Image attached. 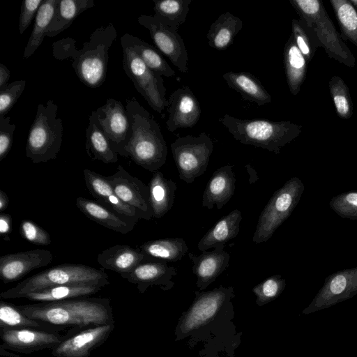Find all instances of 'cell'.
Returning a JSON list of instances; mask_svg holds the SVG:
<instances>
[{"label":"cell","instance_id":"cell-24","mask_svg":"<svg viewBox=\"0 0 357 357\" xmlns=\"http://www.w3.org/2000/svg\"><path fill=\"white\" fill-rule=\"evenodd\" d=\"M76 206L87 218L114 231L126 234L131 231L136 224L104 205L85 197L76 199Z\"/></svg>","mask_w":357,"mask_h":357},{"label":"cell","instance_id":"cell-31","mask_svg":"<svg viewBox=\"0 0 357 357\" xmlns=\"http://www.w3.org/2000/svg\"><path fill=\"white\" fill-rule=\"evenodd\" d=\"M86 150L92 160H100L105 164L118 161V154L112 149L103 133L96 111H93L89 117V125L86 130Z\"/></svg>","mask_w":357,"mask_h":357},{"label":"cell","instance_id":"cell-25","mask_svg":"<svg viewBox=\"0 0 357 357\" xmlns=\"http://www.w3.org/2000/svg\"><path fill=\"white\" fill-rule=\"evenodd\" d=\"M97 261L103 268L121 275L130 273L140 263L145 261V257L139 249L127 245H115L99 253Z\"/></svg>","mask_w":357,"mask_h":357},{"label":"cell","instance_id":"cell-8","mask_svg":"<svg viewBox=\"0 0 357 357\" xmlns=\"http://www.w3.org/2000/svg\"><path fill=\"white\" fill-rule=\"evenodd\" d=\"M302 181L294 176L276 190L261 211L252 241L266 242L276 229L290 216L304 192Z\"/></svg>","mask_w":357,"mask_h":357},{"label":"cell","instance_id":"cell-28","mask_svg":"<svg viewBox=\"0 0 357 357\" xmlns=\"http://www.w3.org/2000/svg\"><path fill=\"white\" fill-rule=\"evenodd\" d=\"M146 261L174 262L181 260L187 254L188 247L179 237L165 238L149 241L140 245Z\"/></svg>","mask_w":357,"mask_h":357},{"label":"cell","instance_id":"cell-44","mask_svg":"<svg viewBox=\"0 0 357 357\" xmlns=\"http://www.w3.org/2000/svg\"><path fill=\"white\" fill-rule=\"evenodd\" d=\"M26 81L16 80L0 88V117H4L24 90Z\"/></svg>","mask_w":357,"mask_h":357},{"label":"cell","instance_id":"cell-46","mask_svg":"<svg viewBox=\"0 0 357 357\" xmlns=\"http://www.w3.org/2000/svg\"><path fill=\"white\" fill-rule=\"evenodd\" d=\"M16 125L10 122V117H0V161H2L10 151Z\"/></svg>","mask_w":357,"mask_h":357},{"label":"cell","instance_id":"cell-41","mask_svg":"<svg viewBox=\"0 0 357 357\" xmlns=\"http://www.w3.org/2000/svg\"><path fill=\"white\" fill-rule=\"evenodd\" d=\"M291 34L295 43L307 63L310 62L320 46L314 31L307 26L302 20L293 19L291 22Z\"/></svg>","mask_w":357,"mask_h":357},{"label":"cell","instance_id":"cell-10","mask_svg":"<svg viewBox=\"0 0 357 357\" xmlns=\"http://www.w3.org/2000/svg\"><path fill=\"white\" fill-rule=\"evenodd\" d=\"M170 147L180 179L191 183L206 170L213 143L206 133L202 132L197 137H179Z\"/></svg>","mask_w":357,"mask_h":357},{"label":"cell","instance_id":"cell-6","mask_svg":"<svg viewBox=\"0 0 357 357\" xmlns=\"http://www.w3.org/2000/svg\"><path fill=\"white\" fill-rule=\"evenodd\" d=\"M292 7L315 33L328 56L347 67H354L356 59L343 41L320 0H289Z\"/></svg>","mask_w":357,"mask_h":357},{"label":"cell","instance_id":"cell-9","mask_svg":"<svg viewBox=\"0 0 357 357\" xmlns=\"http://www.w3.org/2000/svg\"><path fill=\"white\" fill-rule=\"evenodd\" d=\"M121 43L124 72L149 106L162 113L169 104L162 76L150 69L122 36Z\"/></svg>","mask_w":357,"mask_h":357},{"label":"cell","instance_id":"cell-29","mask_svg":"<svg viewBox=\"0 0 357 357\" xmlns=\"http://www.w3.org/2000/svg\"><path fill=\"white\" fill-rule=\"evenodd\" d=\"M283 62L291 93L296 96L307 75V61L298 48L292 34L285 43Z\"/></svg>","mask_w":357,"mask_h":357},{"label":"cell","instance_id":"cell-33","mask_svg":"<svg viewBox=\"0 0 357 357\" xmlns=\"http://www.w3.org/2000/svg\"><path fill=\"white\" fill-rule=\"evenodd\" d=\"M243 26V21L230 12L221 14L211 24L206 34L208 45L218 50L227 49Z\"/></svg>","mask_w":357,"mask_h":357},{"label":"cell","instance_id":"cell-43","mask_svg":"<svg viewBox=\"0 0 357 357\" xmlns=\"http://www.w3.org/2000/svg\"><path fill=\"white\" fill-rule=\"evenodd\" d=\"M329 206L339 216L357 220V191H348L333 197Z\"/></svg>","mask_w":357,"mask_h":357},{"label":"cell","instance_id":"cell-12","mask_svg":"<svg viewBox=\"0 0 357 357\" xmlns=\"http://www.w3.org/2000/svg\"><path fill=\"white\" fill-rule=\"evenodd\" d=\"M357 294V267L343 269L328 275L311 303L303 310L310 314L328 308Z\"/></svg>","mask_w":357,"mask_h":357},{"label":"cell","instance_id":"cell-51","mask_svg":"<svg viewBox=\"0 0 357 357\" xmlns=\"http://www.w3.org/2000/svg\"><path fill=\"white\" fill-rule=\"evenodd\" d=\"M349 1L355 7V8L357 10V0H349Z\"/></svg>","mask_w":357,"mask_h":357},{"label":"cell","instance_id":"cell-42","mask_svg":"<svg viewBox=\"0 0 357 357\" xmlns=\"http://www.w3.org/2000/svg\"><path fill=\"white\" fill-rule=\"evenodd\" d=\"M285 286L286 281L280 275L268 277L252 289L257 296V304L262 305L274 300L280 295Z\"/></svg>","mask_w":357,"mask_h":357},{"label":"cell","instance_id":"cell-11","mask_svg":"<svg viewBox=\"0 0 357 357\" xmlns=\"http://www.w3.org/2000/svg\"><path fill=\"white\" fill-rule=\"evenodd\" d=\"M137 20L140 25L149 30L151 39L158 49L179 71L187 73L188 52L177 30L167 25L155 15H140Z\"/></svg>","mask_w":357,"mask_h":357},{"label":"cell","instance_id":"cell-1","mask_svg":"<svg viewBox=\"0 0 357 357\" xmlns=\"http://www.w3.org/2000/svg\"><path fill=\"white\" fill-rule=\"evenodd\" d=\"M17 307L29 317L56 331L114 324L112 307L107 298L85 297Z\"/></svg>","mask_w":357,"mask_h":357},{"label":"cell","instance_id":"cell-37","mask_svg":"<svg viewBox=\"0 0 357 357\" xmlns=\"http://www.w3.org/2000/svg\"><path fill=\"white\" fill-rule=\"evenodd\" d=\"M192 0H153L155 15L171 28L178 30L186 19Z\"/></svg>","mask_w":357,"mask_h":357},{"label":"cell","instance_id":"cell-5","mask_svg":"<svg viewBox=\"0 0 357 357\" xmlns=\"http://www.w3.org/2000/svg\"><path fill=\"white\" fill-rule=\"evenodd\" d=\"M70 284H109L108 275L95 268L75 264H63L30 276L0 294L1 300L20 298L44 289Z\"/></svg>","mask_w":357,"mask_h":357},{"label":"cell","instance_id":"cell-14","mask_svg":"<svg viewBox=\"0 0 357 357\" xmlns=\"http://www.w3.org/2000/svg\"><path fill=\"white\" fill-rule=\"evenodd\" d=\"M99 125L112 149L126 157L125 148L131 137V126L126 109L121 102L108 98L96 110Z\"/></svg>","mask_w":357,"mask_h":357},{"label":"cell","instance_id":"cell-34","mask_svg":"<svg viewBox=\"0 0 357 357\" xmlns=\"http://www.w3.org/2000/svg\"><path fill=\"white\" fill-rule=\"evenodd\" d=\"M93 6V0H59L46 36H57L68 29L82 13Z\"/></svg>","mask_w":357,"mask_h":357},{"label":"cell","instance_id":"cell-35","mask_svg":"<svg viewBox=\"0 0 357 357\" xmlns=\"http://www.w3.org/2000/svg\"><path fill=\"white\" fill-rule=\"evenodd\" d=\"M59 0H43L35 18L33 28L24 48L23 57H30L43 43L54 17Z\"/></svg>","mask_w":357,"mask_h":357},{"label":"cell","instance_id":"cell-7","mask_svg":"<svg viewBox=\"0 0 357 357\" xmlns=\"http://www.w3.org/2000/svg\"><path fill=\"white\" fill-rule=\"evenodd\" d=\"M57 110L51 100L38 105L25 148L26 157L34 164L55 159L61 150L63 128Z\"/></svg>","mask_w":357,"mask_h":357},{"label":"cell","instance_id":"cell-27","mask_svg":"<svg viewBox=\"0 0 357 357\" xmlns=\"http://www.w3.org/2000/svg\"><path fill=\"white\" fill-rule=\"evenodd\" d=\"M227 85L245 100L262 106L271 102V96L255 76L248 72H227L222 75Z\"/></svg>","mask_w":357,"mask_h":357},{"label":"cell","instance_id":"cell-49","mask_svg":"<svg viewBox=\"0 0 357 357\" xmlns=\"http://www.w3.org/2000/svg\"><path fill=\"white\" fill-rule=\"evenodd\" d=\"M10 77V72L3 63H0V88L7 84Z\"/></svg>","mask_w":357,"mask_h":357},{"label":"cell","instance_id":"cell-30","mask_svg":"<svg viewBox=\"0 0 357 357\" xmlns=\"http://www.w3.org/2000/svg\"><path fill=\"white\" fill-rule=\"evenodd\" d=\"M98 284H70L52 287L26 294L23 298L38 303L85 298L101 291Z\"/></svg>","mask_w":357,"mask_h":357},{"label":"cell","instance_id":"cell-36","mask_svg":"<svg viewBox=\"0 0 357 357\" xmlns=\"http://www.w3.org/2000/svg\"><path fill=\"white\" fill-rule=\"evenodd\" d=\"M122 37L132 47L150 69L166 77L175 75L176 72L153 46L130 33H125Z\"/></svg>","mask_w":357,"mask_h":357},{"label":"cell","instance_id":"cell-13","mask_svg":"<svg viewBox=\"0 0 357 357\" xmlns=\"http://www.w3.org/2000/svg\"><path fill=\"white\" fill-rule=\"evenodd\" d=\"M67 335L58 331L37 328L0 329V348L13 352L29 354L45 349H52Z\"/></svg>","mask_w":357,"mask_h":357},{"label":"cell","instance_id":"cell-21","mask_svg":"<svg viewBox=\"0 0 357 357\" xmlns=\"http://www.w3.org/2000/svg\"><path fill=\"white\" fill-rule=\"evenodd\" d=\"M176 274L177 269L168 266L167 262L146 261L140 263L130 273L121 276L135 284L140 293H144L149 287L153 285L160 286L164 290L171 289L174 285L172 278Z\"/></svg>","mask_w":357,"mask_h":357},{"label":"cell","instance_id":"cell-3","mask_svg":"<svg viewBox=\"0 0 357 357\" xmlns=\"http://www.w3.org/2000/svg\"><path fill=\"white\" fill-rule=\"evenodd\" d=\"M131 137L125 148L126 158L137 165L156 172L165 164L167 146L160 127L135 97L126 100Z\"/></svg>","mask_w":357,"mask_h":357},{"label":"cell","instance_id":"cell-22","mask_svg":"<svg viewBox=\"0 0 357 357\" xmlns=\"http://www.w3.org/2000/svg\"><path fill=\"white\" fill-rule=\"evenodd\" d=\"M192 263V273L197 277L200 290L206 288L229 266V254L222 248L203 251L199 255L188 254Z\"/></svg>","mask_w":357,"mask_h":357},{"label":"cell","instance_id":"cell-20","mask_svg":"<svg viewBox=\"0 0 357 357\" xmlns=\"http://www.w3.org/2000/svg\"><path fill=\"white\" fill-rule=\"evenodd\" d=\"M83 174L87 189L101 204L135 222L142 219V215L135 208L117 197L106 176L88 169H84Z\"/></svg>","mask_w":357,"mask_h":357},{"label":"cell","instance_id":"cell-32","mask_svg":"<svg viewBox=\"0 0 357 357\" xmlns=\"http://www.w3.org/2000/svg\"><path fill=\"white\" fill-rule=\"evenodd\" d=\"M148 186L153 216L160 218L172 208L174 204L176 184L158 171L153 173Z\"/></svg>","mask_w":357,"mask_h":357},{"label":"cell","instance_id":"cell-45","mask_svg":"<svg viewBox=\"0 0 357 357\" xmlns=\"http://www.w3.org/2000/svg\"><path fill=\"white\" fill-rule=\"evenodd\" d=\"M19 231L23 238L34 245L45 246L52 243L48 232L30 220H22Z\"/></svg>","mask_w":357,"mask_h":357},{"label":"cell","instance_id":"cell-15","mask_svg":"<svg viewBox=\"0 0 357 357\" xmlns=\"http://www.w3.org/2000/svg\"><path fill=\"white\" fill-rule=\"evenodd\" d=\"M115 328L114 324L70 329L66 338L54 347V357H89L91 352L102 345Z\"/></svg>","mask_w":357,"mask_h":357},{"label":"cell","instance_id":"cell-17","mask_svg":"<svg viewBox=\"0 0 357 357\" xmlns=\"http://www.w3.org/2000/svg\"><path fill=\"white\" fill-rule=\"evenodd\" d=\"M181 324L183 333L199 328L212 320L223 305L233 295L232 287H219L209 291L197 294Z\"/></svg>","mask_w":357,"mask_h":357},{"label":"cell","instance_id":"cell-40","mask_svg":"<svg viewBox=\"0 0 357 357\" xmlns=\"http://www.w3.org/2000/svg\"><path fill=\"white\" fill-rule=\"evenodd\" d=\"M331 97L336 113L343 119H350L353 115L354 106L349 88L339 76H333L328 82Z\"/></svg>","mask_w":357,"mask_h":357},{"label":"cell","instance_id":"cell-23","mask_svg":"<svg viewBox=\"0 0 357 357\" xmlns=\"http://www.w3.org/2000/svg\"><path fill=\"white\" fill-rule=\"evenodd\" d=\"M235 183L232 165H224L216 169L204 190L202 206L212 209L215 205L217 209H221L233 196Z\"/></svg>","mask_w":357,"mask_h":357},{"label":"cell","instance_id":"cell-39","mask_svg":"<svg viewBox=\"0 0 357 357\" xmlns=\"http://www.w3.org/2000/svg\"><path fill=\"white\" fill-rule=\"evenodd\" d=\"M342 36L357 47V10L349 0H330Z\"/></svg>","mask_w":357,"mask_h":357},{"label":"cell","instance_id":"cell-16","mask_svg":"<svg viewBox=\"0 0 357 357\" xmlns=\"http://www.w3.org/2000/svg\"><path fill=\"white\" fill-rule=\"evenodd\" d=\"M117 197L126 204L135 208L142 219L150 220L153 211L149 199V188L138 178L131 175L119 165L116 172L106 176Z\"/></svg>","mask_w":357,"mask_h":357},{"label":"cell","instance_id":"cell-19","mask_svg":"<svg viewBox=\"0 0 357 357\" xmlns=\"http://www.w3.org/2000/svg\"><path fill=\"white\" fill-rule=\"evenodd\" d=\"M167 128L174 132L178 128H192L201 115L199 100L188 86L174 90L168 99Z\"/></svg>","mask_w":357,"mask_h":357},{"label":"cell","instance_id":"cell-4","mask_svg":"<svg viewBox=\"0 0 357 357\" xmlns=\"http://www.w3.org/2000/svg\"><path fill=\"white\" fill-rule=\"evenodd\" d=\"M234 138L245 145L266 149L275 154L296 139L302 126L291 121H272L266 119H241L227 114L220 117Z\"/></svg>","mask_w":357,"mask_h":357},{"label":"cell","instance_id":"cell-50","mask_svg":"<svg viewBox=\"0 0 357 357\" xmlns=\"http://www.w3.org/2000/svg\"><path fill=\"white\" fill-rule=\"evenodd\" d=\"M9 204V199L7 194L2 190H0V211H5Z\"/></svg>","mask_w":357,"mask_h":357},{"label":"cell","instance_id":"cell-38","mask_svg":"<svg viewBox=\"0 0 357 357\" xmlns=\"http://www.w3.org/2000/svg\"><path fill=\"white\" fill-rule=\"evenodd\" d=\"M2 328H37L56 331L47 325L29 317L17 305L3 301L0 302V329Z\"/></svg>","mask_w":357,"mask_h":357},{"label":"cell","instance_id":"cell-48","mask_svg":"<svg viewBox=\"0 0 357 357\" xmlns=\"http://www.w3.org/2000/svg\"><path fill=\"white\" fill-rule=\"evenodd\" d=\"M12 231V218L9 214L0 213V234L6 236Z\"/></svg>","mask_w":357,"mask_h":357},{"label":"cell","instance_id":"cell-18","mask_svg":"<svg viewBox=\"0 0 357 357\" xmlns=\"http://www.w3.org/2000/svg\"><path fill=\"white\" fill-rule=\"evenodd\" d=\"M53 260L47 250L35 249L0 257V278L4 284L19 280L34 269L49 265Z\"/></svg>","mask_w":357,"mask_h":357},{"label":"cell","instance_id":"cell-2","mask_svg":"<svg viewBox=\"0 0 357 357\" xmlns=\"http://www.w3.org/2000/svg\"><path fill=\"white\" fill-rule=\"evenodd\" d=\"M116 37V30L110 22L97 28L81 50L76 49L75 40L70 38L54 43L53 55L60 60L72 58V66L79 80L89 88H98L106 79L108 52Z\"/></svg>","mask_w":357,"mask_h":357},{"label":"cell","instance_id":"cell-47","mask_svg":"<svg viewBox=\"0 0 357 357\" xmlns=\"http://www.w3.org/2000/svg\"><path fill=\"white\" fill-rule=\"evenodd\" d=\"M43 1V0H25L22 1L19 20V31L20 34L24 32L33 20L36 18Z\"/></svg>","mask_w":357,"mask_h":357},{"label":"cell","instance_id":"cell-26","mask_svg":"<svg viewBox=\"0 0 357 357\" xmlns=\"http://www.w3.org/2000/svg\"><path fill=\"white\" fill-rule=\"evenodd\" d=\"M242 215L234 209L220 219L199 240L198 249L203 252L210 248H222L227 242L234 238L240 230Z\"/></svg>","mask_w":357,"mask_h":357}]
</instances>
